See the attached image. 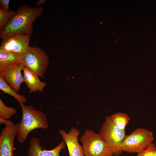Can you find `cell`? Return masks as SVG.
<instances>
[{
    "instance_id": "obj_14",
    "label": "cell",
    "mask_w": 156,
    "mask_h": 156,
    "mask_svg": "<svg viewBox=\"0 0 156 156\" xmlns=\"http://www.w3.org/2000/svg\"><path fill=\"white\" fill-rule=\"evenodd\" d=\"M0 89L3 92L8 94L14 97L19 103H25L27 101L24 96L19 94L15 92L5 81L2 76L0 74Z\"/></svg>"
},
{
    "instance_id": "obj_2",
    "label": "cell",
    "mask_w": 156,
    "mask_h": 156,
    "mask_svg": "<svg viewBox=\"0 0 156 156\" xmlns=\"http://www.w3.org/2000/svg\"><path fill=\"white\" fill-rule=\"evenodd\" d=\"M22 116L21 121L16 125L17 140L20 143L25 142L29 133L39 128L47 129L49 126L45 114L36 109L31 105L20 103Z\"/></svg>"
},
{
    "instance_id": "obj_1",
    "label": "cell",
    "mask_w": 156,
    "mask_h": 156,
    "mask_svg": "<svg viewBox=\"0 0 156 156\" xmlns=\"http://www.w3.org/2000/svg\"><path fill=\"white\" fill-rule=\"evenodd\" d=\"M42 7L32 8L28 5L20 7L13 17L0 30L1 39L14 35L25 34L30 37L33 33V23L43 12Z\"/></svg>"
},
{
    "instance_id": "obj_6",
    "label": "cell",
    "mask_w": 156,
    "mask_h": 156,
    "mask_svg": "<svg viewBox=\"0 0 156 156\" xmlns=\"http://www.w3.org/2000/svg\"><path fill=\"white\" fill-rule=\"evenodd\" d=\"M85 156H113L112 152L99 133L86 129L80 138Z\"/></svg>"
},
{
    "instance_id": "obj_17",
    "label": "cell",
    "mask_w": 156,
    "mask_h": 156,
    "mask_svg": "<svg viewBox=\"0 0 156 156\" xmlns=\"http://www.w3.org/2000/svg\"><path fill=\"white\" fill-rule=\"evenodd\" d=\"M16 12L12 10L5 11L0 8V30H1L13 17Z\"/></svg>"
},
{
    "instance_id": "obj_19",
    "label": "cell",
    "mask_w": 156,
    "mask_h": 156,
    "mask_svg": "<svg viewBox=\"0 0 156 156\" xmlns=\"http://www.w3.org/2000/svg\"><path fill=\"white\" fill-rule=\"evenodd\" d=\"M9 0H0V5L1 8L5 11H8L9 9Z\"/></svg>"
},
{
    "instance_id": "obj_16",
    "label": "cell",
    "mask_w": 156,
    "mask_h": 156,
    "mask_svg": "<svg viewBox=\"0 0 156 156\" xmlns=\"http://www.w3.org/2000/svg\"><path fill=\"white\" fill-rule=\"evenodd\" d=\"M16 112L15 109L7 107L0 99V117L6 120L9 119Z\"/></svg>"
},
{
    "instance_id": "obj_9",
    "label": "cell",
    "mask_w": 156,
    "mask_h": 156,
    "mask_svg": "<svg viewBox=\"0 0 156 156\" xmlns=\"http://www.w3.org/2000/svg\"><path fill=\"white\" fill-rule=\"evenodd\" d=\"M24 68L21 62L0 71L5 81L16 92L20 90L22 83L25 82L21 73Z\"/></svg>"
},
{
    "instance_id": "obj_7",
    "label": "cell",
    "mask_w": 156,
    "mask_h": 156,
    "mask_svg": "<svg viewBox=\"0 0 156 156\" xmlns=\"http://www.w3.org/2000/svg\"><path fill=\"white\" fill-rule=\"evenodd\" d=\"M30 40L27 34L14 35L2 39L0 49L22 56L30 46Z\"/></svg>"
},
{
    "instance_id": "obj_20",
    "label": "cell",
    "mask_w": 156,
    "mask_h": 156,
    "mask_svg": "<svg viewBox=\"0 0 156 156\" xmlns=\"http://www.w3.org/2000/svg\"><path fill=\"white\" fill-rule=\"evenodd\" d=\"M12 122L11 121L6 120L0 117V123L1 125L4 124L5 125H7L11 124Z\"/></svg>"
},
{
    "instance_id": "obj_13",
    "label": "cell",
    "mask_w": 156,
    "mask_h": 156,
    "mask_svg": "<svg viewBox=\"0 0 156 156\" xmlns=\"http://www.w3.org/2000/svg\"><path fill=\"white\" fill-rule=\"evenodd\" d=\"M21 56L0 49V71L21 62Z\"/></svg>"
},
{
    "instance_id": "obj_4",
    "label": "cell",
    "mask_w": 156,
    "mask_h": 156,
    "mask_svg": "<svg viewBox=\"0 0 156 156\" xmlns=\"http://www.w3.org/2000/svg\"><path fill=\"white\" fill-rule=\"evenodd\" d=\"M21 62L25 66L43 78L49 64L48 56L41 48L30 46L21 56Z\"/></svg>"
},
{
    "instance_id": "obj_3",
    "label": "cell",
    "mask_w": 156,
    "mask_h": 156,
    "mask_svg": "<svg viewBox=\"0 0 156 156\" xmlns=\"http://www.w3.org/2000/svg\"><path fill=\"white\" fill-rule=\"evenodd\" d=\"M103 141L114 156H120L123 151L121 143L125 137V132L118 128L114 124L110 116H107L99 133Z\"/></svg>"
},
{
    "instance_id": "obj_15",
    "label": "cell",
    "mask_w": 156,
    "mask_h": 156,
    "mask_svg": "<svg viewBox=\"0 0 156 156\" xmlns=\"http://www.w3.org/2000/svg\"><path fill=\"white\" fill-rule=\"evenodd\" d=\"M110 116L114 125L119 129L125 132L126 127L128 124L130 119L128 114L119 112Z\"/></svg>"
},
{
    "instance_id": "obj_10",
    "label": "cell",
    "mask_w": 156,
    "mask_h": 156,
    "mask_svg": "<svg viewBox=\"0 0 156 156\" xmlns=\"http://www.w3.org/2000/svg\"><path fill=\"white\" fill-rule=\"evenodd\" d=\"M59 132L67 147L69 156H84L82 147L78 140L80 133L78 129L72 127L68 132L64 130Z\"/></svg>"
},
{
    "instance_id": "obj_12",
    "label": "cell",
    "mask_w": 156,
    "mask_h": 156,
    "mask_svg": "<svg viewBox=\"0 0 156 156\" xmlns=\"http://www.w3.org/2000/svg\"><path fill=\"white\" fill-rule=\"evenodd\" d=\"M23 71V77L25 82L29 90V92L31 93L37 91L42 92L46 86L45 82L41 81L38 76L35 73L25 67Z\"/></svg>"
},
{
    "instance_id": "obj_18",
    "label": "cell",
    "mask_w": 156,
    "mask_h": 156,
    "mask_svg": "<svg viewBox=\"0 0 156 156\" xmlns=\"http://www.w3.org/2000/svg\"><path fill=\"white\" fill-rule=\"evenodd\" d=\"M136 156H156V146L152 143L142 152L137 153Z\"/></svg>"
},
{
    "instance_id": "obj_5",
    "label": "cell",
    "mask_w": 156,
    "mask_h": 156,
    "mask_svg": "<svg viewBox=\"0 0 156 156\" xmlns=\"http://www.w3.org/2000/svg\"><path fill=\"white\" fill-rule=\"evenodd\" d=\"M153 132L144 128H138L129 135H126L121 148L123 151L129 153H139L153 143Z\"/></svg>"
},
{
    "instance_id": "obj_21",
    "label": "cell",
    "mask_w": 156,
    "mask_h": 156,
    "mask_svg": "<svg viewBox=\"0 0 156 156\" xmlns=\"http://www.w3.org/2000/svg\"><path fill=\"white\" fill-rule=\"evenodd\" d=\"M46 1L47 0H39L38 1L34 7L36 8L38 6L40 5L44 4L45 3Z\"/></svg>"
},
{
    "instance_id": "obj_8",
    "label": "cell",
    "mask_w": 156,
    "mask_h": 156,
    "mask_svg": "<svg viewBox=\"0 0 156 156\" xmlns=\"http://www.w3.org/2000/svg\"><path fill=\"white\" fill-rule=\"evenodd\" d=\"M16 135V125H5L0 134V156H14V140Z\"/></svg>"
},
{
    "instance_id": "obj_11",
    "label": "cell",
    "mask_w": 156,
    "mask_h": 156,
    "mask_svg": "<svg viewBox=\"0 0 156 156\" xmlns=\"http://www.w3.org/2000/svg\"><path fill=\"white\" fill-rule=\"evenodd\" d=\"M41 143L38 138L36 137H32L29 141L28 156H60L61 151L64 148L66 145L64 142L62 141L55 148L47 150L43 149Z\"/></svg>"
}]
</instances>
